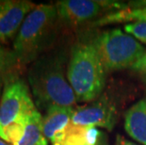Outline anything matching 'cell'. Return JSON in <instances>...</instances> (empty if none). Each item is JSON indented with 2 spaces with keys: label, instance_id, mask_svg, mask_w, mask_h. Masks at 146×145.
I'll list each match as a JSON object with an SVG mask.
<instances>
[{
  "label": "cell",
  "instance_id": "9c48e42d",
  "mask_svg": "<svg viewBox=\"0 0 146 145\" xmlns=\"http://www.w3.org/2000/svg\"><path fill=\"white\" fill-rule=\"evenodd\" d=\"M74 109V107L52 105L45 110L44 116H42V130L46 140L52 145H62Z\"/></svg>",
  "mask_w": 146,
  "mask_h": 145
},
{
  "label": "cell",
  "instance_id": "ac0fdd59",
  "mask_svg": "<svg viewBox=\"0 0 146 145\" xmlns=\"http://www.w3.org/2000/svg\"><path fill=\"white\" fill-rule=\"evenodd\" d=\"M97 145H108V144H107V138H105V135L102 136L101 140H99V142H98Z\"/></svg>",
  "mask_w": 146,
  "mask_h": 145
},
{
  "label": "cell",
  "instance_id": "2e32d148",
  "mask_svg": "<svg viewBox=\"0 0 146 145\" xmlns=\"http://www.w3.org/2000/svg\"><path fill=\"white\" fill-rule=\"evenodd\" d=\"M131 69L138 71V72L141 73H146V52L144 53L143 56L137 61L136 64L131 68Z\"/></svg>",
  "mask_w": 146,
  "mask_h": 145
},
{
  "label": "cell",
  "instance_id": "4fadbf2b",
  "mask_svg": "<svg viewBox=\"0 0 146 145\" xmlns=\"http://www.w3.org/2000/svg\"><path fill=\"white\" fill-rule=\"evenodd\" d=\"M17 60L13 50H9L0 44V93L7 77L17 72Z\"/></svg>",
  "mask_w": 146,
  "mask_h": 145
},
{
  "label": "cell",
  "instance_id": "7a4b0ae2",
  "mask_svg": "<svg viewBox=\"0 0 146 145\" xmlns=\"http://www.w3.org/2000/svg\"><path fill=\"white\" fill-rule=\"evenodd\" d=\"M56 5H37L25 19L13 42L18 67L32 63L55 42L58 32Z\"/></svg>",
  "mask_w": 146,
  "mask_h": 145
},
{
  "label": "cell",
  "instance_id": "9a60e30c",
  "mask_svg": "<svg viewBox=\"0 0 146 145\" xmlns=\"http://www.w3.org/2000/svg\"><path fill=\"white\" fill-rule=\"evenodd\" d=\"M125 31L139 42L146 44V22L139 21L126 24L125 26Z\"/></svg>",
  "mask_w": 146,
  "mask_h": 145
},
{
  "label": "cell",
  "instance_id": "6da1fadb",
  "mask_svg": "<svg viewBox=\"0 0 146 145\" xmlns=\"http://www.w3.org/2000/svg\"><path fill=\"white\" fill-rule=\"evenodd\" d=\"M27 80L40 109L46 110L52 105L74 107L76 103L64 75V55L60 52L45 53L32 62L27 71Z\"/></svg>",
  "mask_w": 146,
  "mask_h": 145
},
{
  "label": "cell",
  "instance_id": "5b68a950",
  "mask_svg": "<svg viewBox=\"0 0 146 145\" xmlns=\"http://www.w3.org/2000/svg\"><path fill=\"white\" fill-rule=\"evenodd\" d=\"M37 109L26 81L16 72L7 77L0 103V135L21 115Z\"/></svg>",
  "mask_w": 146,
  "mask_h": 145
},
{
  "label": "cell",
  "instance_id": "8fae6325",
  "mask_svg": "<svg viewBox=\"0 0 146 145\" xmlns=\"http://www.w3.org/2000/svg\"><path fill=\"white\" fill-rule=\"evenodd\" d=\"M125 128L130 137L146 145V97L137 102L125 112Z\"/></svg>",
  "mask_w": 146,
  "mask_h": 145
},
{
  "label": "cell",
  "instance_id": "52a82bcc",
  "mask_svg": "<svg viewBox=\"0 0 146 145\" xmlns=\"http://www.w3.org/2000/svg\"><path fill=\"white\" fill-rule=\"evenodd\" d=\"M117 107L106 95L83 107H76L71 122L85 127H102L112 130L117 121Z\"/></svg>",
  "mask_w": 146,
  "mask_h": 145
},
{
  "label": "cell",
  "instance_id": "d6986e66",
  "mask_svg": "<svg viewBox=\"0 0 146 145\" xmlns=\"http://www.w3.org/2000/svg\"><path fill=\"white\" fill-rule=\"evenodd\" d=\"M141 78H142V81L144 82V84L146 86V73H141Z\"/></svg>",
  "mask_w": 146,
  "mask_h": 145
},
{
  "label": "cell",
  "instance_id": "44dd1931",
  "mask_svg": "<svg viewBox=\"0 0 146 145\" xmlns=\"http://www.w3.org/2000/svg\"><path fill=\"white\" fill-rule=\"evenodd\" d=\"M4 2H5V1H1V0H0V11H1V9H2V7H3V5H4Z\"/></svg>",
  "mask_w": 146,
  "mask_h": 145
},
{
  "label": "cell",
  "instance_id": "30bf717a",
  "mask_svg": "<svg viewBox=\"0 0 146 145\" xmlns=\"http://www.w3.org/2000/svg\"><path fill=\"white\" fill-rule=\"evenodd\" d=\"M146 22V0L144 1H132L126 4L123 10L116 11L106 14L100 19L92 24L94 26H103L106 24H119L125 22Z\"/></svg>",
  "mask_w": 146,
  "mask_h": 145
},
{
  "label": "cell",
  "instance_id": "3957f363",
  "mask_svg": "<svg viewBox=\"0 0 146 145\" xmlns=\"http://www.w3.org/2000/svg\"><path fill=\"white\" fill-rule=\"evenodd\" d=\"M67 80L77 101L94 102L106 85V71L91 42H77L71 50Z\"/></svg>",
  "mask_w": 146,
  "mask_h": 145
},
{
  "label": "cell",
  "instance_id": "5bb4252c",
  "mask_svg": "<svg viewBox=\"0 0 146 145\" xmlns=\"http://www.w3.org/2000/svg\"><path fill=\"white\" fill-rule=\"evenodd\" d=\"M88 127L71 122L67 127L62 145H87L86 131Z\"/></svg>",
  "mask_w": 146,
  "mask_h": 145
},
{
  "label": "cell",
  "instance_id": "8992f818",
  "mask_svg": "<svg viewBox=\"0 0 146 145\" xmlns=\"http://www.w3.org/2000/svg\"><path fill=\"white\" fill-rule=\"evenodd\" d=\"M60 22L70 26H78L95 21L110 12L123 10L126 4L116 1L96 0H61L56 2Z\"/></svg>",
  "mask_w": 146,
  "mask_h": 145
},
{
  "label": "cell",
  "instance_id": "277c9868",
  "mask_svg": "<svg viewBox=\"0 0 146 145\" xmlns=\"http://www.w3.org/2000/svg\"><path fill=\"white\" fill-rule=\"evenodd\" d=\"M91 44L97 52L106 73L132 68L146 52L134 37L120 28L100 32Z\"/></svg>",
  "mask_w": 146,
  "mask_h": 145
},
{
  "label": "cell",
  "instance_id": "7c38bea8",
  "mask_svg": "<svg viewBox=\"0 0 146 145\" xmlns=\"http://www.w3.org/2000/svg\"><path fill=\"white\" fill-rule=\"evenodd\" d=\"M14 145H48L42 130V116L38 109L27 113L24 135Z\"/></svg>",
  "mask_w": 146,
  "mask_h": 145
},
{
  "label": "cell",
  "instance_id": "ba28073f",
  "mask_svg": "<svg viewBox=\"0 0 146 145\" xmlns=\"http://www.w3.org/2000/svg\"><path fill=\"white\" fill-rule=\"evenodd\" d=\"M36 7L27 0H8L0 11V44L16 38L26 17Z\"/></svg>",
  "mask_w": 146,
  "mask_h": 145
},
{
  "label": "cell",
  "instance_id": "e0dca14e",
  "mask_svg": "<svg viewBox=\"0 0 146 145\" xmlns=\"http://www.w3.org/2000/svg\"><path fill=\"white\" fill-rule=\"evenodd\" d=\"M116 145H137L134 142H131V141L127 140L126 138H125L123 136L121 135H117L116 138Z\"/></svg>",
  "mask_w": 146,
  "mask_h": 145
},
{
  "label": "cell",
  "instance_id": "ffe728a7",
  "mask_svg": "<svg viewBox=\"0 0 146 145\" xmlns=\"http://www.w3.org/2000/svg\"><path fill=\"white\" fill-rule=\"evenodd\" d=\"M0 145H11V144L8 143V142H6V141H4L3 140H1V138H0Z\"/></svg>",
  "mask_w": 146,
  "mask_h": 145
}]
</instances>
